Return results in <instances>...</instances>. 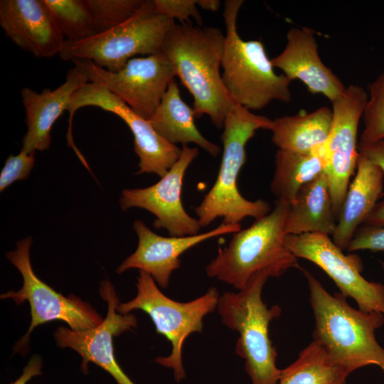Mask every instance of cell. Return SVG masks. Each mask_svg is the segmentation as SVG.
Returning a JSON list of instances; mask_svg holds the SVG:
<instances>
[{
  "label": "cell",
  "instance_id": "10",
  "mask_svg": "<svg viewBox=\"0 0 384 384\" xmlns=\"http://www.w3.org/2000/svg\"><path fill=\"white\" fill-rule=\"evenodd\" d=\"M91 82L100 85L149 119L158 108L176 74L163 52L130 59L117 71H109L89 60L73 61Z\"/></svg>",
  "mask_w": 384,
  "mask_h": 384
},
{
  "label": "cell",
  "instance_id": "24",
  "mask_svg": "<svg viewBox=\"0 0 384 384\" xmlns=\"http://www.w3.org/2000/svg\"><path fill=\"white\" fill-rule=\"evenodd\" d=\"M326 166L325 145L306 154L279 149L271 182L276 200L290 205L299 190L324 173Z\"/></svg>",
  "mask_w": 384,
  "mask_h": 384
},
{
  "label": "cell",
  "instance_id": "17",
  "mask_svg": "<svg viewBox=\"0 0 384 384\" xmlns=\"http://www.w3.org/2000/svg\"><path fill=\"white\" fill-rule=\"evenodd\" d=\"M0 26L15 45L37 58L59 55L65 41L45 0H1Z\"/></svg>",
  "mask_w": 384,
  "mask_h": 384
},
{
  "label": "cell",
  "instance_id": "4",
  "mask_svg": "<svg viewBox=\"0 0 384 384\" xmlns=\"http://www.w3.org/2000/svg\"><path fill=\"white\" fill-rule=\"evenodd\" d=\"M271 122L268 117L233 102L220 137L223 149L218 176L200 205L194 208L201 227L208 225L219 217L223 218V223L236 225L246 217L256 220L270 212L267 202L249 201L240 194L238 177L245 162L246 144L258 129H270Z\"/></svg>",
  "mask_w": 384,
  "mask_h": 384
},
{
  "label": "cell",
  "instance_id": "14",
  "mask_svg": "<svg viewBox=\"0 0 384 384\" xmlns=\"http://www.w3.org/2000/svg\"><path fill=\"white\" fill-rule=\"evenodd\" d=\"M198 155L196 147L182 146L178 161L157 183L144 188L122 191L119 198L121 208L126 210L139 208L149 210L156 216L154 227L166 229L170 236L198 234L201 228L198 220L186 213L181 201L185 173Z\"/></svg>",
  "mask_w": 384,
  "mask_h": 384
},
{
  "label": "cell",
  "instance_id": "1",
  "mask_svg": "<svg viewBox=\"0 0 384 384\" xmlns=\"http://www.w3.org/2000/svg\"><path fill=\"white\" fill-rule=\"evenodd\" d=\"M299 269L307 280L315 319L313 341L351 373L367 366L384 365V348L375 338L384 315L353 308L341 293L331 294L310 272Z\"/></svg>",
  "mask_w": 384,
  "mask_h": 384
},
{
  "label": "cell",
  "instance_id": "16",
  "mask_svg": "<svg viewBox=\"0 0 384 384\" xmlns=\"http://www.w3.org/2000/svg\"><path fill=\"white\" fill-rule=\"evenodd\" d=\"M133 228L138 236L137 247L118 267L117 273L139 269L148 273L161 288L166 289L172 272L181 267L180 257L186 251L208 239L237 233L241 230V226L222 223L208 232L183 237L159 235L140 220H134Z\"/></svg>",
  "mask_w": 384,
  "mask_h": 384
},
{
  "label": "cell",
  "instance_id": "27",
  "mask_svg": "<svg viewBox=\"0 0 384 384\" xmlns=\"http://www.w3.org/2000/svg\"><path fill=\"white\" fill-rule=\"evenodd\" d=\"M144 1L87 0L93 18L95 33H102L125 22L137 12Z\"/></svg>",
  "mask_w": 384,
  "mask_h": 384
},
{
  "label": "cell",
  "instance_id": "30",
  "mask_svg": "<svg viewBox=\"0 0 384 384\" xmlns=\"http://www.w3.org/2000/svg\"><path fill=\"white\" fill-rule=\"evenodd\" d=\"M156 11L171 20L178 19L181 23L194 18L198 24L202 19L197 9L196 0H154Z\"/></svg>",
  "mask_w": 384,
  "mask_h": 384
},
{
  "label": "cell",
  "instance_id": "22",
  "mask_svg": "<svg viewBox=\"0 0 384 384\" xmlns=\"http://www.w3.org/2000/svg\"><path fill=\"white\" fill-rule=\"evenodd\" d=\"M195 117L193 109L182 100L178 85L173 80L148 120L155 131L170 143L183 146L193 143L216 157L220 146L202 135L195 124Z\"/></svg>",
  "mask_w": 384,
  "mask_h": 384
},
{
  "label": "cell",
  "instance_id": "26",
  "mask_svg": "<svg viewBox=\"0 0 384 384\" xmlns=\"http://www.w3.org/2000/svg\"><path fill=\"white\" fill-rule=\"evenodd\" d=\"M65 41L94 36L95 28L87 0H45Z\"/></svg>",
  "mask_w": 384,
  "mask_h": 384
},
{
  "label": "cell",
  "instance_id": "5",
  "mask_svg": "<svg viewBox=\"0 0 384 384\" xmlns=\"http://www.w3.org/2000/svg\"><path fill=\"white\" fill-rule=\"evenodd\" d=\"M243 2L227 0L224 4L223 86L232 101L250 111L261 110L274 100L289 102L292 81L274 72L261 41H244L238 33L237 18Z\"/></svg>",
  "mask_w": 384,
  "mask_h": 384
},
{
  "label": "cell",
  "instance_id": "2",
  "mask_svg": "<svg viewBox=\"0 0 384 384\" xmlns=\"http://www.w3.org/2000/svg\"><path fill=\"white\" fill-rule=\"evenodd\" d=\"M225 38L218 28L174 23L162 50L176 76L192 95L196 117L208 115L218 129L223 127L233 102L220 73Z\"/></svg>",
  "mask_w": 384,
  "mask_h": 384
},
{
  "label": "cell",
  "instance_id": "7",
  "mask_svg": "<svg viewBox=\"0 0 384 384\" xmlns=\"http://www.w3.org/2000/svg\"><path fill=\"white\" fill-rule=\"evenodd\" d=\"M174 21L158 13L154 0H144L129 19L84 40L65 41L59 57L65 61L89 60L109 71H117L137 55L162 52Z\"/></svg>",
  "mask_w": 384,
  "mask_h": 384
},
{
  "label": "cell",
  "instance_id": "36",
  "mask_svg": "<svg viewBox=\"0 0 384 384\" xmlns=\"http://www.w3.org/2000/svg\"><path fill=\"white\" fill-rule=\"evenodd\" d=\"M380 368H381V370H382L383 371V373H384V365H381V366H380Z\"/></svg>",
  "mask_w": 384,
  "mask_h": 384
},
{
  "label": "cell",
  "instance_id": "28",
  "mask_svg": "<svg viewBox=\"0 0 384 384\" xmlns=\"http://www.w3.org/2000/svg\"><path fill=\"white\" fill-rule=\"evenodd\" d=\"M368 91L362 117L364 129L359 144L384 139V71L368 85Z\"/></svg>",
  "mask_w": 384,
  "mask_h": 384
},
{
  "label": "cell",
  "instance_id": "18",
  "mask_svg": "<svg viewBox=\"0 0 384 384\" xmlns=\"http://www.w3.org/2000/svg\"><path fill=\"white\" fill-rule=\"evenodd\" d=\"M290 80H299L312 94H321L331 102L341 97L346 87L321 60L315 31L309 27L291 28L284 50L271 59Z\"/></svg>",
  "mask_w": 384,
  "mask_h": 384
},
{
  "label": "cell",
  "instance_id": "13",
  "mask_svg": "<svg viewBox=\"0 0 384 384\" xmlns=\"http://www.w3.org/2000/svg\"><path fill=\"white\" fill-rule=\"evenodd\" d=\"M368 94L361 86L350 85L332 103V122L325 144L327 175L332 205L338 220L358 158V128Z\"/></svg>",
  "mask_w": 384,
  "mask_h": 384
},
{
  "label": "cell",
  "instance_id": "6",
  "mask_svg": "<svg viewBox=\"0 0 384 384\" xmlns=\"http://www.w3.org/2000/svg\"><path fill=\"white\" fill-rule=\"evenodd\" d=\"M269 276H255L246 288L228 292L219 297L218 311L224 325L239 334L235 353L245 360L252 384H277L281 369L276 366L277 352L269 336L270 322L281 314L274 305L268 308L262 298Z\"/></svg>",
  "mask_w": 384,
  "mask_h": 384
},
{
  "label": "cell",
  "instance_id": "15",
  "mask_svg": "<svg viewBox=\"0 0 384 384\" xmlns=\"http://www.w3.org/2000/svg\"><path fill=\"white\" fill-rule=\"evenodd\" d=\"M107 303V316L95 327L75 331L59 326L54 333L56 343L61 348H70L82 358L80 369L88 373L89 363H94L109 373L118 384H134L118 365L114 355L113 337L137 326L132 314H121L116 310L119 304L113 285L105 280L99 289Z\"/></svg>",
  "mask_w": 384,
  "mask_h": 384
},
{
  "label": "cell",
  "instance_id": "23",
  "mask_svg": "<svg viewBox=\"0 0 384 384\" xmlns=\"http://www.w3.org/2000/svg\"><path fill=\"white\" fill-rule=\"evenodd\" d=\"M332 109L322 106L311 112L272 119V141L279 149L311 153L325 145L332 122Z\"/></svg>",
  "mask_w": 384,
  "mask_h": 384
},
{
  "label": "cell",
  "instance_id": "34",
  "mask_svg": "<svg viewBox=\"0 0 384 384\" xmlns=\"http://www.w3.org/2000/svg\"><path fill=\"white\" fill-rule=\"evenodd\" d=\"M363 225L384 227V201L377 203Z\"/></svg>",
  "mask_w": 384,
  "mask_h": 384
},
{
  "label": "cell",
  "instance_id": "33",
  "mask_svg": "<svg viewBox=\"0 0 384 384\" xmlns=\"http://www.w3.org/2000/svg\"><path fill=\"white\" fill-rule=\"evenodd\" d=\"M42 359L34 355L23 370L22 375L10 384H26L33 377L42 374Z\"/></svg>",
  "mask_w": 384,
  "mask_h": 384
},
{
  "label": "cell",
  "instance_id": "12",
  "mask_svg": "<svg viewBox=\"0 0 384 384\" xmlns=\"http://www.w3.org/2000/svg\"><path fill=\"white\" fill-rule=\"evenodd\" d=\"M87 106L112 112L128 126L134 137V151L139 159L137 174L152 173L161 178L179 159L181 149L159 134L148 119L138 115L117 96L94 82H87L72 97L67 109L69 128H72L75 112Z\"/></svg>",
  "mask_w": 384,
  "mask_h": 384
},
{
  "label": "cell",
  "instance_id": "20",
  "mask_svg": "<svg viewBox=\"0 0 384 384\" xmlns=\"http://www.w3.org/2000/svg\"><path fill=\"white\" fill-rule=\"evenodd\" d=\"M384 172L359 154L356 173L348 186L334 232V242L346 250L361 225L374 209L383 187Z\"/></svg>",
  "mask_w": 384,
  "mask_h": 384
},
{
  "label": "cell",
  "instance_id": "32",
  "mask_svg": "<svg viewBox=\"0 0 384 384\" xmlns=\"http://www.w3.org/2000/svg\"><path fill=\"white\" fill-rule=\"evenodd\" d=\"M358 153L380 167L384 172V139L358 146Z\"/></svg>",
  "mask_w": 384,
  "mask_h": 384
},
{
  "label": "cell",
  "instance_id": "3",
  "mask_svg": "<svg viewBox=\"0 0 384 384\" xmlns=\"http://www.w3.org/2000/svg\"><path fill=\"white\" fill-rule=\"evenodd\" d=\"M289 204L276 200L274 209L248 228L235 233L225 249L207 265L206 274L238 290L257 274L276 277L298 267V258L287 248L285 220Z\"/></svg>",
  "mask_w": 384,
  "mask_h": 384
},
{
  "label": "cell",
  "instance_id": "29",
  "mask_svg": "<svg viewBox=\"0 0 384 384\" xmlns=\"http://www.w3.org/2000/svg\"><path fill=\"white\" fill-rule=\"evenodd\" d=\"M34 154L23 151L16 155H10L6 160L0 174V191L17 181L26 179L29 176L35 163Z\"/></svg>",
  "mask_w": 384,
  "mask_h": 384
},
{
  "label": "cell",
  "instance_id": "37",
  "mask_svg": "<svg viewBox=\"0 0 384 384\" xmlns=\"http://www.w3.org/2000/svg\"><path fill=\"white\" fill-rule=\"evenodd\" d=\"M381 264H382V266H383V267L384 269V262H382Z\"/></svg>",
  "mask_w": 384,
  "mask_h": 384
},
{
  "label": "cell",
  "instance_id": "9",
  "mask_svg": "<svg viewBox=\"0 0 384 384\" xmlns=\"http://www.w3.org/2000/svg\"><path fill=\"white\" fill-rule=\"evenodd\" d=\"M32 238L28 237L16 244L14 251L6 257L20 272L23 286L18 291L10 290L1 295V299H11L16 304L28 302L31 321L25 335L16 343L15 353L26 352L30 335L39 325L51 321L65 322L75 331L90 329L100 324L104 319L87 302L73 294L65 297L41 281L35 274L30 258Z\"/></svg>",
  "mask_w": 384,
  "mask_h": 384
},
{
  "label": "cell",
  "instance_id": "21",
  "mask_svg": "<svg viewBox=\"0 0 384 384\" xmlns=\"http://www.w3.org/2000/svg\"><path fill=\"white\" fill-rule=\"evenodd\" d=\"M336 223L324 172L299 190L289 205L284 230L287 235L315 233L332 235Z\"/></svg>",
  "mask_w": 384,
  "mask_h": 384
},
{
  "label": "cell",
  "instance_id": "11",
  "mask_svg": "<svg viewBox=\"0 0 384 384\" xmlns=\"http://www.w3.org/2000/svg\"><path fill=\"white\" fill-rule=\"evenodd\" d=\"M284 242L297 258L319 267L334 282L340 293L352 298L358 309L384 315V284L369 282L361 274L363 263L356 254L345 255L329 235H287Z\"/></svg>",
  "mask_w": 384,
  "mask_h": 384
},
{
  "label": "cell",
  "instance_id": "25",
  "mask_svg": "<svg viewBox=\"0 0 384 384\" xmlns=\"http://www.w3.org/2000/svg\"><path fill=\"white\" fill-rule=\"evenodd\" d=\"M351 373L334 363L325 350L312 341L297 360L284 369L277 384H346Z\"/></svg>",
  "mask_w": 384,
  "mask_h": 384
},
{
  "label": "cell",
  "instance_id": "31",
  "mask_svg": "<svg viewBox=\"0 0 384 384\" xmlns=\"http://www.w3.org/2000/svg\"><path fill=\"white\" fill-rule=\"evenodd\" d=\"M346 250L384 251V227L363 225L358 229Z\"/></svg>",
  "mask_w": 384,
  "mask_h": 384
},
{
  "label": "cell",
  "instance_id": "35",
  "mask_svg": "<svg viewBox=\"0 0 384 384\" xmlns=\"http://www.w3.org/2000/svg\"><path fill=\"white\" fill-rule=\"evenodd\" d=\"M220 2L218 0H196V5L206 11H216Z\"/></svg>",
  "mask_w": 384,
  "mask_h": 384
},
{
  "label": "cell",
  "instance_id": "19",
  "mask_svg": "<svg viewBox=\"0 0 384 384\" xmlns=\"http://www.w3.org/2000/svg\"><path fill=\"white\" fill-rule=\"evenodd\" d=\"M89 82L87 75L74 66L67 73L65 81L55 90L46 88L37 92L23 87L21 90L27 125L22 151L32 154L49 148L54 123L67 110L73 95Z\"/></svg>",
  "mask_w": 384,
  "mask_h": 384
},
{
  "label": "cell",
  "instance_id": "8",
  "mask_svg": "<svg viewBox=\"0 0 384 384\" xmlns=\"http://www.w3.org/2000/svg\"><path fill=\"white\" fill-rule=\"evenodd\" d=\"M148 273L139 271L137 279V294L132 300L119 303L116 310L121 314L139 309L152 320L156 333L171 343L170 355L158 357L155 361L171 368L176 382L186 377L182 363V348L187 337L193 333H201L204 317L218 306L220 295L215 287H210L203 295L188 302H179L170 299L157 287Z\"/></svg>",
  "mask_w": 384,
  "mask_h": 384
}]
</instances>
